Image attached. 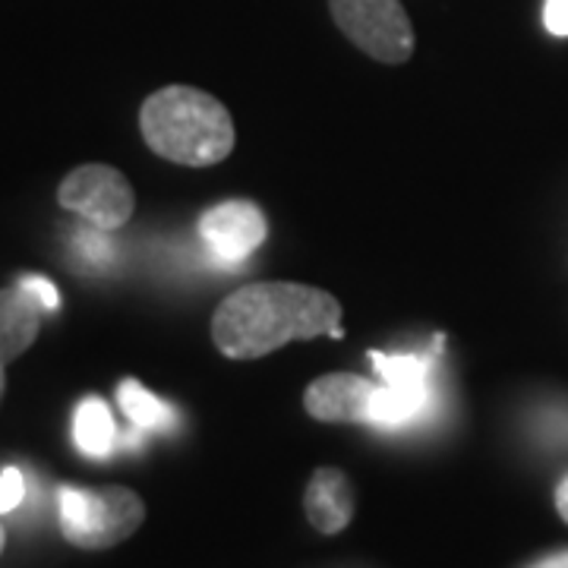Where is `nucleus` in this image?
<instances>
[{
	"instance_id": "1",
	"label": "nucleus",
	"mask_w": 568,
	"mask_h": 568,
	"mask_svg": "<svg viewBox=\"0 0 568 568\" xmlns=\"http://www.w3.org/2000/svg\"><path fill=\"white\" fill-rule=\"evenodd\" d=\"M342 304L313 284L256 282L224 297L212 316V342L231 361H256L291 342L342 335Z\"/></svg>"
},
{
	"instance_id": "2",
	"label": "nucleus",
	"mask_w": 568,
	"mask_h": 568,
	"mask_svg": "<svg viewBox=\"0 0 568 568\" xmlns=\"http://www.w3.org/2000/svg\"><path fill=\"white\" fill-rule=\"evenodd\" d=\"M140 130L159 159L183 168L224 162L237 142L231 111L193 85H164L149 95L140 111Z\"/></svg>"
},
{
	"instance_id": "3",
	"label": "nucleus",
	"mask_w": 568,
	"mask_h": 568,
	"mask_svg": "<svg viewBox=\"0 0 568 568\" xmlns=\"http://www.w3.org/2000/svg\"><path fill=\"white\" fill-rule=\"evenodd\" d=\"M63 537L80 549H111L140 530L142 499L126 487H63L58 496Z\"/></svg>"
},
{
	"instance_id": "4",
	"label": "nucleus",
	"mask_w": 568,
	"mask_h": 568,
	"mask_svg": "<svg viewBox=\"0 0 568 568\" xmlns=\"http://www.w3.org/2000/svg\"><path fill=\"white\" fill-rule=\"evenodd\" d=\"M328 10L345 39L373 61L392 67L410 61L414 26L402 0H328Z\"/></svg>"
},
{
	"instance_id": "5",
	"label": "nucleus",
	"mask_w": 568,
	"mask_h": 568,
	"mask_svg": "<svg viewBox=\"0 0 568 568\" xmlns=\"http://www.w3.org/2000/svg\"><path fill=\"white\" fill-rule=\"evenodd\" d=\"M58 203L80 215L92 227L118 231L133 219L136 193L118 168L108 164H80L58 186Z\"/></svg>"
},
{
	"instance_id": "6",
	"label": "nucleus",
	"mask_w": 568,
	"mask_h": 568,
	"mask_svg": "<svg viewBox=\"0 0 568 568\" xmlns=\"http://www.w3.org/2000/svg\"><path fill=\"white\" fill-rule=\"evenodd\" d=\"M268 224L263 209L246 200L212 205L200 219V237L219 265H244L265 244Z\"/></svg>"
},
{
	"instance_id": "7",
	"label": "nucleus",
	"mask_w": 568,
	"mask_h": 568,
	"mask_svg": "<svg viewBox=\"0 0 568 568\" xmlns=\"http://www.w3.org/2000/svg\"><path fill=\"white\" fill-rule=\"evenodd\" d=\"M376 383L354 373H328L306 388L304 407L323 424H369Z\"/></svg>"
},
{
	"instance_id": "8",
	"label": "nucleus",
	"mask_w": 568,
	"mask_h": 568,
	"mask_svg": "<svg viewBox=\"0 0 568 568\" xmlns=\"http://www.w3.org/2000/svg\"><path fill=\"white\" fill-rule=\"evenodd\" d=\"M304 508L310 525L320 534H338L354 518V489L338 467H320L304 493Z\"/></svg>"
},
{
	"instance_id": "9",
	"label": "nucleus",
	"mask_w": 568,
	"mask_h": 568,
	"mask_svg": "<svg viewBox=\"0 0 568 568\" xmlns=\"http://www.w3.org/2000/svg\"><path fill=\"white\" fill-rule=\"evenodd\" d=\"M41 328V304L22 287L0 291V366L17 361L36 345Z\"/></svg>"
},
{
	"instance_id": "10",
	"label": "nucleus",
	"mask_w": 568,
	"mask_h": 568,
	"mask_svg": "<svg viewBox=\"0 0 568 568\" xmlns=\"http://www.w3.org/2000/svg\"><path fill=\"white\" fill-rule=\"evenodd\" d=\"M433 405V383L429 386H376L369 424L407 426L420 420Z\"/></svg>"
},
{
	"instance_id": "11",
	"label": "nucleus",
	"mask_w": 568,
	"mask_h": 568,
	"mask_svg": "<svg viewBox=\"0 0 568 568\" xmlns=\"http://www.w3.org/2000/svg\"><path fill=\"white\" fill-rule=\"evenodd\" d=\"M73 439L85 458H108L118 446V426L102 398H82L73 417Z\"/></svg>"
},
{
	"instance_id": "12",
	"label": "nucleus",
	"mask_w": 568,
	"mask_h": 568,
	"mask_svg": "<svg viewBox=\"0 0 568 568\" xmlns=\"http://www.w3.org/2000/svg\"><path fill=\"white\" fill-rule=\"evenodd\" d=\"M118 402H121V410L126 414V420L133 426H140V429L164 433V429H174L178 426L174 407L164 405L159 395H152L136 379H123L121 386H118Z\"/></svg>"
},
{
	"instance_id": "13",
	"label": "nucleus",
	"mask_w": 568,
	"mask_h": 568,
	"mask_svg": "<svg viewBox=\"0 0 568 568\" xmlns=\"http://www.w3.org/2000/svg\"><path fill=\"white\" fill-rule=\"evenodd\" d=\"M373 369L383 383L392 386H429L433 383V361L414 354H369Z\"/></svg>"
},
{
	"instance_id": "14",
	"label": "nucleus",
	"mask_w": 568,
	"mask_h": 568,
	"mask_svg": "<svg viewBox=\"0 0 568 568\" xmlns=\"http://www.w3.org/2000/svg\"><path fill=\"white\" fill-rule=\"evenodd\" d=\"M111 231H102V227H80L77 231V253H80V260H85L89 265H104L114 260V241L108 237Z\"/></svg>"
},
{
	"instance_id": "15",
	"label": "nucleus",
	"mask_w": 568,
	"mask_h": 568,
	"mask_svg": "<svg viewBox=\"0 0 568 568\" xmlns=\"http://www.w3.org/2000/svg\"><path fill=\"white\" fill-rule=\"evenodd\" d=\"M22 496H26V477H22L20 467H7L0 474V515L13 511L20 506Z\"/></svg>"
},
{
	"instance_id": "16",
	"label": "nucleus",
	"mask_w": 568,
	"mask_h": 568,
	"mask_svg": "<svg viewBox=\"0 0 568 568\" xmlns=\"http://www.w3.org/2000/svg\"><path fill=\"white\" fill-rule=\"evenodd\" d=\"M20 284L39 301L41 310H51V313H54V310L61 306V294H58V287L48 282V278H41V275H26Z\"/></svg>"
},
{
	"instance_id": "17",
	"label": "nucleus",
	"mask_w": 568,
	"mask_h": 568,
	"mask_svg": "<svg viewBox=\"0 0 568 568\" xmlns=\"http://www.w3.org/2000/svg\"><path fill=\"white\" fill-rule=\"evenodd\" d=\"M544 22L552 36L568 39V0H547L544 3Z\"/></svg>"
},
{
	"instance_id": "18",
	"label": "nucleus",
	"mask_w": 568,
	"mask_h": 568,
	"mask_svg": "<svg viewBox=\"0 0 568 568\" xmlns=\"http://www.w3.org/2000/svg\"><path fill=\"white\" fill-rule=\"evenodd\" d=\"M528 568H568V549H559V552H549L544 559H537L534 566Z\"/></svg>"
},
{
	"instance_id": "19",
	"label": "nucleus",
	"mask_w": 568,
	"mask_h": 568,
	"mask_svg": "<svg viewBox=\"0 0 568 568\" xmlns=\"http://www.w3.org/2000/svg\"><path fill=\"white\" fill-rule=\"evenodd\" d=\"M556 508H559L562 521L568 525V474L559 480V487H556Z\"/></svg>"
},
{
	"instance_id": "20",
	"label": "nucleus",
	"mask_w": 568,
	"mask_h": 568,
	"mask_svg": "<svg viewBox=\"0 0 568 568\" xmlns=\"http://www.w3.org/2000/svg\"><path fill=\"white\" fill-rule=\"evenodd\" d=\"M3 388H7V376H3V366H0V398H3Z\"/></svg>"
},
{
	"instance_id": "21",
	"label": "nucleus",
	"mask_w": 568,
	"mask_h": 568,
	"mask_svg": "<svg viewBox=\"0 0 568 568\" xmlns=\"http://www.w3.org/2000/svg\"><path fill=\"white\" fill-rule=\"evenodd\" d=\"M3 547H7V534H3V528H0V552H3Z\"/></svg>"
}]
</instances>
